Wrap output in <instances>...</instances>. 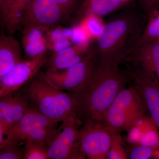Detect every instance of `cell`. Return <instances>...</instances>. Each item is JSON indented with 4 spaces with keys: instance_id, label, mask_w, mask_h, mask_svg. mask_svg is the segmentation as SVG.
Returning <instances> with one entry per match:
<instances>
[{
    "instance_id": "cell-30",
    "label": "cell",
    "mask_w": 159,
    "mask_h": 159,
    "mask_svg": "<svg viewBox=\"0 0 159 159\" xmlns=\"http://www.w3.org/2000/svg\"><path fill=\"white\" fill-rule=\"evenodd\" d=\"M157 41H158V42H159V39L158 40H157Z\"/></svg>"
},
{
    "instance_id": "cell-18",
    "label": "cell",
    "mask_w": 159,
    "mask_h": 159,
    "mask_svg": "<svg viewBox=\"0 0 159 159\" xmlns=\"http://www.w3.org/2000/svg\"><path fill=\"white\" fill-rule=\"evenodd\" d=\"M123 0H84L77 10L81 21L85 16L92 14L97 17L107 15L116 10Z\"/></svg>"
},
{
    "instance_id": "cell-7",
    "label": "cell",
    "mask_w": 159,
    "mask_h": 159,
    "mask_svg": "<svg viewBox=\"0 0 159 159\" xmlns=\"http://www.w3.org/2000/svg\"><path fill=\"white\" fill-rule=\"evenodd\" d=\"M81 121L71 116L61 122L57 134L48 147L49 159H84L80 139Z\"/></svg>"
},
{
    "instance_id": "cell-4",
    "label": "cell",
    "mask_w": 159,
    "mask_h": 159,
    "mask_svg": "<svg viewBox=\"0 0 159 159\" xmlns=\"http://www.w3.org/2000/svg\"><path fill=\"white\" fill-rule=\"evenodd\" d=\"M92 43L81 61L62 70L47 71L44 76L48 82L59 90L82 93L92 80L99 63L96 44Z\"/></svg>"
},
{
    "instance_id": "cell-5",
    "label": "cell",
    "mask_w": 159,
    "mask_h": 159,
    "mask_svg": "<svg viewBox=\"0 0 159 159\" xmlns=\"http://www.w3.org/2000/svg\"><path fill=\"white\" fill-rule=\"evenodd\" d=\"M57 124L35 108H30L20 120L8 130L5 146L14 143L22 144L34 142L48 147L57 134Z\"/></svg>"
},
{
    "instance_id": "cell-12",
    "label": "cell",
    "mask_w": 159,
    "mask_h": 159,
    "mask_svg": "<svg viewBox=\"0 0 159 159\" xmlns=\"http://www.w3.org/2000/svg\"><path fill=\"white\" fill-rule=\"evenodd\" d=\"M15 93L0 97V120L8 130L18 122L30 108L27 97Z\"/></svg>"
},
{
    "instance_id": "cell-25",
    "label": "cell",
    "mask_w": 159,
    "mask_h": 159,
    "mask_svg": "<svg viewBox=\"0 0 159 159\" xmlns=\"http://www.w3.org/2000/svg\"><path fill=\"white\" fill-rule=\"evenodd\" d=\"M139 145L153 149L159 148V132L157 127H154L146 132L142 136Z\"/></svg>"
},
{
    "instance_id": "cell-11",
    "label": "cell",
    "mask_w": 159,
    "mask_h": 159,
    "mask_svg": "<svg viewBox=\"0 0 159 159\" xmlns=\"http://www.w3.org/2000/svg\"><path fill=\"white\" fill-rule=\"evenodd\" d=\"M134 87L145 102L150 117L159 128V83L155 77L141 69L129 73Z\"/></svg>"
},
{
    "instance_id": "cell-22",
    "label": "cell",
    "mask_w": 159,
    "mask_h": 159,
    "mask_svg": "<svg viewBox=\"0 0 159 159\" xmlns=\"http://www.w3.org/2000/svg\"><path fill=\"white\" fill-rule=\"evenodd\" d=\"M80 25L84 27L91 39L93 38H97L101 34L103 26L99 21V17L90 14L86 16L82 20Z\"/></svg>"
},
{
    "instance_id": "cell-17",
    "label": "cell",
    "mask_w": 159,
    "mask_h": 159,
    "mask_svg": "<svg viewBox=\"0 0 159 159\" xmlns=\"http://www.w3.org/2000/svg\"><path fill=\"white\" fill-rule=\"evenodd\" d=\"M22 48L13 35H0V67L1 77L15 65L24 60Z\"/></svg>"
},
{
    "instance_id": "cell-2",
    "label": "cell",
    "mask_w": 159,
    "mask_h": 159,
    "mask_svg": "<svg viewBox=\"0 0 159 159\" xmlns=\"http://www.w3.org/2000/svg\"><path fill=\"white\" fill-rule=\"evenodd\" d=\"M130 80L119 65L99 62L92 80L81 93L79 118L104 122L107 111L119 92Z\"/></svg>"
},
{
    "instance_id": "cell-29",
    "label": "cell",
    "mask_w": 159,
    "mask_h": 159,
    "mask_svg": "<svg viewBox=\"0 0 159 159\" xmlns=\"http://www.w3.org/2000/svg\"><path fill=\"white\" fill-rule=\"evenodd\" d=\"M3 0H0V6H1V4H2V2Z\"/></svg>"
},
{
    "instance_id": "cell-6",
    "label": "cell",
    "mask_w": 159,
    "mask_h": 159,
    "mask_svg": "<svg viewBox=\"0 0 159 159\" xmlns=\"http://www.w3.org/2000/svg\"><path fill=\"white\" fill-rule=\"evenodd\" d=\"M148 110L142 96L133 86L122 90L107 111L104 122L115 132L127 131Z\"/></svg>"
},
{
    "instance_id": "cell-27",
    "label": "cell",
    "mask_w": 159,
    "mask_h": 159,
    "mask_svg": "<svg viewBox=\"0 0 159 159\" xmlns=\"http://www.w3.org/2000/svg\"><path fill=\"white\" fill-rule=\"evenodd\" d=\"M8 131L6 125L0 120V149L6 145V134Z\"/></svg>"
},
{
    "instance_id": "cell-20",
    "label": "cell",
    "mask_w": 159,
    "mask_h": 159,
    "mask_svg": "<svg viewBox=\"0 0 159 159\" xmlns=\"http://www.w3.org/2000/svg\"><path fill=\"white\" fill-rule=\"evenodd\" d=\"M159 39V11L148 20L138 46Z\"/></svg>"
},
{
    "instance_id": "cell-15",
    "label": "cell",
    "mask_w": 159,
    "mask_h": 159,
    "mask_svg": "<svg viewBox=\"0 0 159 159\" xmlns=\"http://www.w3.org/2000/svg\"><path fill=\"white\" fill-rule=\"evenodd\" d=\"M33 0H3L0 6V20L7 34L14 35L21 28L23 15Z\"/></svg>"
},
{
    "instance_id": "cell-1",
    "label": "cell",
    "mask_w": 159,
    "mask_h": 159,
    "mask_svg": "<svg viewBox=\"0 0 159 159\" xmlns=\"http://www.w3.org/2000/svg\"><path fill=\"white\" fill-rule=\"evenodd\" d=\"M147 21L146 14L132 9L111 18L97 38L99 62L120 65L127 61L136 48Z\"/></svg>"
},
{
    "instance_id": "cell-3",
    "label": "cell",
    "mask_w": 159,
    "mask_h": 159,
    "mask_svg": "<svg viewBox=\"0 0 159 159\" xmlns=\"http://www.w3.org/2000/svg\"><path fill=\"white\" fill-rule=\"evenodd\" d=\"M25 93L34 108L54 122H61L71 116L79 117L78 95L55 88L46 80L44 74L38 73Z\"/></svg>"
},
{
    "instance_id": "cell-13",
    "label": "cell",
    "mask_w": 159,
    "mask_h": 159,
    "mask_svg": "<svg viewBox=\"0 0 159 159\" xmlns=\"http://www.w3.org/2000/svg\"><path fill=\"white\" fill-rule=\"evenodd\" d=\"M91 43L77 44L52 52L46 62L47 71L62 70L81 61L87 54Z\"/></svg>"
},
{
    "instance_id": "cell-8",
    "label": "cell",
    "mask_w": 159,
    "mask_h": 159,
    "mask_svg": "<svg viewBox=\"0 0 159 159\" xmlns=\"http://www.w3.org/2000/svg\"><path fill=\"white\" fill-rule=\"evenodd\" d=\"M71 13L55 0H33L25 10L21 28L48 30L64 22Z\"/></svg>"
},
{
    "instance_id": "cell-26",
    "label": "cell",
    "mask_w": 159,
    "mask_h": 159,
    "mask_svg": "<svg viewBox=\"0 0 159 159\" xmlns=\"http://www.w3.org/2000/svg\"><path fill=\"white\" fill-rule=\"evenodd\" d=\"M133 145L129 152L128 158L148 159L153 157L155 149L141 145Z\"/></svg>"
},
{
    "instance_id": "cell-21",
    "label": "cell",
    "mask_w": 159,
    "mask_h": 159,
    "mask_svg": "<svg viewBox=\"0 0 159 159\" xmlns=\"http://www.w3.org/2000/svg\"><path fill=\"white\" fill-rule=\"evenodd\" d=\"M25 144L24 159H49L46 145L34 142H26Z\"/></svg>"
},
{
    "instance_id": "cell-28",
    "label": "cell",
    "mask_w": 159,
    "mask_h": 159,
    "mask_svg": "<svg viewBox=\"0 0 159 159\" xmlns=\"http://www.w3.org/2000/svg\"><path fill=\"white\" fill-rule=\"evenodd\" d=\"M153 157L159 159V148L155 149L154 152Z\"/></svg>"
},
{
    "instance_id": "cell-14",
    "label": "cell",
    "mask_w": 159,
    "mask_h": 159,
    "mask_svg": "<svg viewBox=\"0 0 159 159\" xmlns=\"http://www.w3.org/2000/svg\"><path fill=\"white\" fill-rule=\"evenodd\" d=\"M128 59L155 77L159 83V42L157 40L138 46Z\"/></svg>"
},
{
    "instance_id": "cell-9",
    "label": "cell",
    "mask_w": 159,
    "mask_h": 159,
    "mask_svg": "<svg viewBox=\"0 0 159 159\" xmlns=\"http://www.w3.org/2000/svg\"><path fill=\"white\" fill-rule=\"evenodd\" d=\"M115 132L105 122L86 120L80 129L81 150L89 159H107Z\"/></svg>"
},
{
    "instance_id": "cell-16",
    "label": "cell",
    "mask_w": 159,
    "mask_h": 159,
    "mask_svg": "<svg viewBox=\"0 0 159 159\" xmlns=\"http://www.w3.org/2000/svg\"><path fill=\"white\" fill-rule=\"evenodd\" d=\"M47 31L37 27L22 29L21 45L28 59H34L47 54L49 45Z\"/></svg>"
},
{
    "instance_id": "cell-23",
    "label": "cell",
    "mask_w": 159,
    "mask_h": 159,
    "mask_svg": "<svg viewBox=\"0 0 159 159\" xmlns=\"http://www.w3.org/2000/svg\"><path fill=\"white\" fill-rule=\"evenodd\" d=\"M128 159L123 147V142L119 133L114 134L107 159Z\"/></svg>"
},
{
    "instance_id": "cell-10",
    "label": "cell",
    "mask_w": 159,
    "mask_h": 159,
    "mask_svg": "<svg viewBox=\"0 0 159 159\" xmlns=\"http://www.w3.org/2000/svg\"><path fill=\"white\" fill-rule=\"evenodd\" d=\"M47 54L18 63L0 78V97L16 92L34 78L45 65Z\"/></svg>"
},
{
    "instance_id": "cell-19",
    "label": "cell",
    "mask_w": 159,
    "mask_h": 159,
    "mask_svg": "<svg viewBox=\"0 0 159 159\" xmlns=\"http://www.w3.org/2000/svg\"><path fill=\"white\" fill-rule=\"evenodd\" d=\"M156 126L150 117L146 115L141 117L127 130V142L133 145H139L143 135Z\"/></svg>"
},
{
    "instance_id": "cell-24",
    "label": "cell",
    "mask_w": 159,
    "mask_h": 159,
    "mask_svg": "<svg viewBox=\"0 0 159 159\" xmlns=\"http://www.w3.org/2000/svg\"><path fill=\"white\" fill-rule=\"evenodd\" d=\"M21 144L14 143L0 149V159H24L25 148Z\"/></svg>"
}]
</instances>
